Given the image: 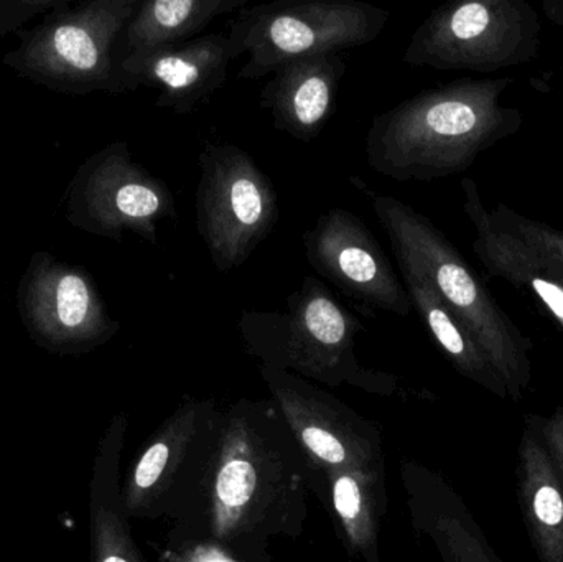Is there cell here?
Returning a JSON list of instances; mask_svg holds the SVG:
<instances>
[{
    "instance_id": "6da1fadb",
    "label": "cell",
    "mask_w": 563,
    "mask_h": 562,
    "mask_svg": "<svg viewBox=\"0 0 563 562\" xmlns=\"http://www.w3.org/2000/svg\"><path fill=\"white\" fill-rule=\"evenodd\" d=\"M512 78H462L423 89L371 122L367 164L396 181H432L468 170L498 142L521 131L518 108L503 104Z\"/></svg>"
},
{
    "instance_id": "cb8c5ba5",
    "label": "cell",
    "mask_w": 563,
    "mask_h": 562,
    "mask_svg": "<svg viewBox=\"0 0 563 562\" xmlns=\"http://www.w3.org/2000/svg\"><path fill=\"white\" fill-rule=\"evenodd\" d=\"M542 10L552 23L563 26V0H544Z\"/></svg>"
},
{
    "instance_id": "2e32d148",
    "label": "cell",
    "mask_w": 563,
    "mask_h": 562,
    "mask_svg": "<svg viewBox=\"0 0 563 562\" xmlns=\"http://www.w3.org/2000/svg\"><path fill=\"white\" fill-rule=\"evenodd\" d=\"M263 375L279 398L282 409L301 444L313 458L338 472H361V467L367 462L366 452L353 442L343 426L331 421L324 415L323 403L307 385L291 378L282 370L267 366H264Z\"/></svg>"
},
{
    "instance_id": "9a60e30c",
    "label": "cell",
    "mask_w": 563,
    "mask_h": 562,
    "mask_svg": "<svg viewBox=\"0 0 563 562\" xmlns=\"http://www.w3.org/2000/svg\"><path fill=\"white\" fill-rule=\"evenodd\" d=\"M394 254L402 273L404 286L409 294L412 309L419 313L430 335L435 339L437 345L449 356L450 362L463 375L475 379L479 385L486 386L498 395H508V389L503 385L501 378L496 375L485 353L476 345L475 340L466 332L455 313L443 302L442 297L435 293L426 273L407 254L400 251H394Z\"/></svg>"
},
{
    "instance_id": "ffe728a7",
    "label": "cell",
    "mask_w": 563,
    "mask_h": 562,
    "mask_svg": "<svg viewBox=\"0 0 563 562\" xmlns=\"http://www.w3.org/2000/svg\"><path fill=\"white\" fill-rule=\"evenodd\" d=\"M489 213L496 223L525 241L531 250H534L545 263L563 274V230L552 228L542 221L531 220L525 214L518 213L505 203H496L489 208Z\"/></svg>"
},
{
    "instance_id": "7a4b0ae2",
    "label": "cell",
    "mask_w": 563,
    "mask_h": 562,
    "mask_svg": "<svg viewBox=\"0 0 563 562\" xmlns=\"http://www.w3.org/2000/svg\"><path fill=\"white\" fill-rule=\"evenodd\" d=\"M351 181L366 195L393 251L416 261L485 353L508 395L518 398L531 379V342L499 306L485 280L429 218L390 195L371 190L360 178Z\"/></svg>"
},
{
    "instance_id": "7c38bea8",
    "label": "cell",
    "mask_w": 563,
    "mask_h": 562,
    "mask_svg": "<svg viewBox=\"0 0 563 562\" xmlns=\"http://www.w3.org/2000/svg\"><path fill=\"white\" fill-rule=\"evenodd\" d=\"M463 210L475 228L473 251L489 277L506 280L534 297L563 329V274L525 241L496 223L483 203L475 178L462 180Z\"/></svg>"
},
{
    "instance_id": "44dd1931",
    "label": "cell",
    "mask_w": 563,
    "mask_h": 562,
    "mask_svg": "<svg viewBox=\"0 0 563 562\" xmlns=\"http://www.w3.org/2000/svg\"><path fill=\"white\" fill-rule=\"evenodd\" d=\"M260 474L256 465L243 455L228 458L217 477L218 507L227 514H241L256 497Z\"/></svg>"
},
{
    "instance_id": "5b68a950",
    "label": "cell",
    "mask_w": 563,
    "mask_h": 562,
    "mask_svg": "<svg viewBox=\"0 0 563 562\" xmlns=\"http://www.w3.org/2000/svg\"><path fill=\"white\" fill-rule=\"evenodd\" d=\"M541 32L539 12L526 0H459L420 23L404 62L439 71L516 68L538 58Z\"/></svg>"
},
{
    "instance_id": "603a6c76",
    "label": "cell",
    "mask_w": 563,
    "mask_h": 562,
    "mask_svg": "<svg viewBox=\"0 0 563 562\" xmlns=\"http://www.w3.org/2000/svg\"><path fill=\"white\" fill-rule=\"evenodd\" d=\"M544 444L563 482V411L555 412L542 428Z\"/></svg>"
},
{
    "instance_id": "9c48e42d",
    "label": "cell",
    "mask_w": 563,
    "mask_h": 562,
    "mask_svg": "<svg viewBox=\"0 0 563 562\" xmlns=\"http://www.w3.org/2000/svg\"><path fill=\"white\" fill-rule=\"evenodd\" d=\"M16 309L30 339L55 355H85L121 329L95 277L48 251H36L30 257L16 287Z\"/></svg>"
},
{
    "instance_id": "4fadbf2b",
    "label": "cell",
    "mask_w": 563,
    "mask_h": 562,
    "mask_svg": "<svg viewBox=\"0 0 563 562\" xmlns=\"http://www.w3.org/2000/svg\"><path fill=\"white\" fill-rule=\"evenodd\" d=\"M346 69L341 53L284 63L264 85L261 108L269 109L277 131L301 142L313 141L336 111L338 89Z\"/></svg>"
},
{
    "instance_id": "3957f363",
    "label": "cell",
    "mask_w": 563,
    "mask_h": 562,
    "mask_svg": "<svg viewBox=\"0 0 563 562\" xmlns=\"http://www.w3.org/2000/svg\"><path fill=\"white\" fill-rule=\"evenodd\" d=\"M142 0H66L32 30H20V43L3 65L22 78L65 95L129 92L114 45Z\"/></svg>"
},
{
    "instance_id": "8992f818",
    "label": "cell",
    "mask_w": 563,
    "mask_h": 562,
    "mask_svg": "<svg viewBox=\"0 0 563 562\" xmlns=\"http://www.w3.org/2000/svg\"><path fill=\"white\" fill-rule=\"evenodd\" d=\"M363 329L313 276L305 277L300 289L287 297V312L247 310L240 319L244 342L267 368L290 366L327 382L363 375L353 353L354 337Z\"/></svg>"
},
{
    "instance_id": "52a82bcc",
    "label": "cell",
    "mask_w": 563,
    "mask_h": 562,
    "mask_svg": "<svg viewBox=\"0 0 563 562\" xmlns=\"http://www.w3.org/2000/svg\"><path fill=\"white\" fill-rule=\"evenodd\" d=\"M197 185V230L220 273L247 263L279 221V197L253 155L207 142Z\"/></svg>"
},
{
    "instance_id": "277c9868",
    "label": "cell",
    "mask_w": 563,
    "mask_h": 562,
    "mask_svg": "<svg viewBox=\"0 0 563 562\" xmlns=\"http://www.w3.org/2000/svg\"><path fill=\"white\" fill-rule=\"evenodd\" d=\"M390 12L357 0H276L244 7L231 22V59L250 53L238 78L260 79L284 63L374 42Z\"/></svg>"
},
{
    "instance_id": "8fae6325",
    "label": "cell",
    "mask_w": 563,
    "mask_h": 562,
    "mask_svg": "<svg viewBox=\"0 0 563 562\" xmlns=\"http://www.w3.org/2000/svg\"><path fill=\"white\" fill-rule=\"evenodd\" d=\"M231 62L228 36L211 33L181 45L128 53L119 68L129 91L157 88V108L190 114L227 82Z\"/></svg>"
},
{
    "instance_id": "ba28073f",
    "label": "cell",
    "mask_w": 563,
    "mask_h": 562,
    "mask_svg": "<svg viewBox=\"0 0 563 562\" xmlns=\"http://www.w3.org/2000/svg\"><path fill=\"white\" fill-rule=\"evenodd\" d=\"M73 228L121 243L125 231L157 244V224L177 220L170 188L132 157L125 142H112L86 158L65 194Z\"/></svg>"
},
{
    "instance_id": "ac0fdd59",
    "label": "cell",
    "mask_w": 563,
    "mask_h": 562,
    "mask_svg": "<svg viewBox=\"0 0 563 562\" xmlns=\"http://www.w3.org/2000/svg\"><path fill=\"white\" fill-rule=\"evenodd\" d=\"M244 7L247 0H145L125 29L129 53L190 42L218 16Z\"/></svg>"
},
{
    "instance_id": "30bf717a",
    "label": "cell",
    "mask_w": 563,
    "mask_h": 562,
    "mask_svg": "<svg viewBox=\"0 0 563 562\" xmlns=\"http://www.w3.org/2000/svg\"><path fill=\"white\" fill-rule=\"evenodd\" d=\"M305 256L318 276L364 306L400 317L412 312L409 294L363 220L331 208L303 234Z\"/></svg>"
},
{
    "instance_id": "5bb4252c",
    "label": "cell",
    "mask_w": 563,
    "mask_h": 562,
    "mask_svg": "<svg viewBox=\"0 0 563 562\" xmlns=\"http://www.w3.org/2000/svg\"><path fill=\"white\" fill-rule=\"evenodd\" d=\"M125 418L115 416L96 451L89 487V528L92 562H142L125 520L119 491V461L124 445Z\"/></svg>"
},
{
    "instance_id": "d6986e66",
    "label": "cell",
    "mask_w": 563,
    "mask_h": 562,
    "mask_svg": "<svg viewBox=\"0 0 563 562\" xmlns=\"http://www.w3.org/2000/svg\"><path fill=\"white\" fill-rule=\"evenodd\" d=\"M364 475L341 471L333 478V504L344 530L356 547L366 548L374 538V508Z\"/></svg>"
},
{
    "instance_id": "7402d4cb",
    "label": "cell",
    "mask_w": 563,
    "mask_h": 562,
    "mask_svg": "<svg viewBox=\"0 0 563 562\" xmlns=\"http://www.w3.org/2000/svg\"><path fill=\"white\" fill-rule=\"evenodd\" d=\"M66 0H10L0 2V42L7 33H19L29 20L58 9Z\"/></svg>"
},
{
    "instance_id": "e0dca14e",
    "label": "cell",
    "mask_w": 563,
    "mask_h": 562,
    "mask_svg": "<svg viewBox=\"0 0 563 562\" xmlns=\"http://www.w3.org/2000/svg\"><path fill=\"white\" fill-rule=\"evenodd\" d=\"M521 497L544 562H563V482L544 442L526 434L521 444Z\"/></svg>"
}]
</instances>
